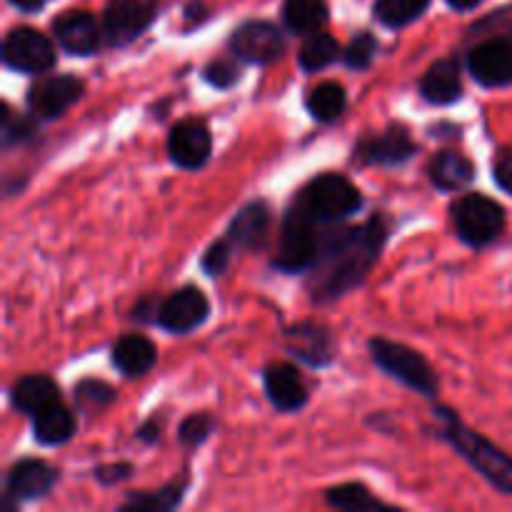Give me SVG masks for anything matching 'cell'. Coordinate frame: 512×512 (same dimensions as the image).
I'll return each mask as SVG.
<instances>
[{
    "instance_id": "3",
    "label": "cell",
    "mask_w": 512,
    "mask_h": 512,
    "mask_svg": "<svg viewBox=\"0 0 512 512\" xmlns=\"http://www.w3.org/2000/svg\"><path fill=\"white\" fill-rule=\"evenodd\" d=\"M318 220L295 200L283 218L278 253L273 258V268L285 275L308 273L320 255L323 235L318 233Z\"/></svg>"
},
{
    "instance_id": "11",
    "label": "cell",
    "mask_w": 512,
    "mask_h": 512,
    "mask_svg": "<svg viewBox=\"0 0 512 512\" xmlns=\"http://www.w3.org/2000/svg\"><path fill=\"white\" fill-rule=\"evenodd\" d=\"M85 93V83L75 75H48L33 83L25 95L30 115L38 120H55L73 108Z\"/></svg>"
},
{
    "instance_id": "19",
    "label": "cell",
    "mask_w": 512,
    "mask_h": 512,
    "mask_svg": "<svg viewBox=\"0 0 512 512\" xmlns=\"http://www.w3.org/2000/svg\"><path fill=\"white\" fill-rule=\"evenodd\" d=\"M270 223H273V215H270L268 203L265 200H250L230 220L225 238L230 240L235 250H258L268 240Z\"/></svg>"
},
{
    "instance_id": "9",
    "label": "cell",
    "mask_w": 512,
    "mask_h": 512,
    "mask_svg": "<svg viewBox=\"0 0 512 512\" xmlns=\"http://www.w3.org/2000/svg\"><path fill=\"white\" fill-rule=\"evenodd\" d=\"M285 40L278 25L268 20H245L230 35V53L250 65H268L283 55Z\"/></svg>"
},
{
    "instance_id": "33",
    "label": "cell",
    "mask_w": 512,
    "mask_h": 512,
    "mask_svg": "<svg viewBox=\"0 0 512 512\" xmlns=\"http://www.w3.org/2000/svg\"><path fill=\"white\" fill-rule=\"evenodd\" d=\"M215 428H218V420L210 413L188 415V418L180 420L178 425V443L183 445L185 450L200 448V445H205L213 438Z\"/></svg>"
},
{
    "instance_id": "35",
    "label": "cell",
    "mask_w": 512,
    "mask_h": 512,
    "mask_svg": "<svg viewBox=\"0 0 512 512\" xmlns=\"http://www.w3.org/2000/svg\"><path fill=\"white\" fill-rule=\"evenodd\" d=\"M240 65H238V58H235L233 53H230V58H215L210 60L208 65L203 68V80L208 85H213V88L218 90H230L235 83L240 80Z\"/></svg>"
},
{
    "instance_id": "13",
    "label": "cell",
    "mask_w": 512,
    "mask_h": 512,
    "mask_svg": "<svg viewBox=\"0 0 512 512\" xmlns=\"http://www.w3.org/2000/svg\"><path fill=\"white\" fill-rule=\"evenodd\" d=\"M418 155V143L410 138L408 128L403 125H390L388 130L370 138L360 140L355 148V160L363 165H385V168H398Z\"/></svg>"
},
{
    "instance_id": "23",
    "label": "cell",
    "mask_w": 512,
    "mask_h": 512,
    "mask_svg": "<svg viewBox=\"0 0 512 512\" xmlns=\"http://www.w3.org/2000/svg\"><path fill=\"white\" fill-rule=\"evenodd\" d=\"M30 420H33L35 443L48 445V448L65 445L68 440H73L75 430H78V420L70 413L68 405H63V400H55V403L45 405Z\"/></svg>"
},
{
    "instance_id": "16",
    "label": "cell",
    "mask_w": 512,
    "mask_h": 512,
    "mask_svg": "<svg viewBox=\"0 0 512 512\" xmlns=\"http://www.w3.org/2000/svg\"><path fill=\"white\" fill-rule=\"evenodd\" d=\"M468 70L485 88H505L512 83V40L505 35L483 40L468 55Z\"/></svg>"
},
{
    "instance_id": "15",
    "label": "cell",
    "mask_w": 512,
    "mask_h": 512,
    "mask_svg": "<svg viewBox=\"0 0 512 512\" xmlns=\"http://www.w3.org/2000/svg\"><path fill=\"white\" fill-rule=\"evenodd\" d=\"M168 155L178 168L200 170L213 155V135L203 120H180L168 135Z\"/></svg>"
},
{
    "instance_id": "22",
    "label": "cell",
    "mask_w": 512,
    "mask_h": 512,
    "mask_svg": "<svg viewBox=\"0 0 512 512\" xmlns=\"http://www.w3.org/2000/svg\"><path fill=\"white\" fill-rule=\"evenodd\" d=\"M10 408L20 415H28L33 418L38 410H43L45 405L60 400V390L55 385L53 378L48 375H23V378L15 380L8 390Z\"/></svg>"
},
{
    "instance_id": "26",
    "label": "cell",
    "mask_w": 512,
    "mask_h": 512,
    "mask_svg": "<svg viewBox=\"0 0 512 512\" xmlns=\"http://www.w3.org/2000/svg\"><path fill=\"white\" fill-rule=\"evenodd\" d=\"M190 478L183 475V478L173 480V483L163 485L160 490H153V493H130L128 498L120 503L118 510L123 512H168L175 510L185 498V490H188Z\"/></svg>"
},
{
    "instance_id": "25",
    "label": "cell",
    "mask_w": 512,
    "mask_h": 512,
    "mask_svg": "<svg viewBox=\"0 0 512 512\" xmlns=\"http://www.w3.org/2000/svg\"><path fill=\"white\" fill-rule=\"evenodd\" d=\"M330 8L325 0H285L283 23L293 35H310L325 28Z\"/></svg>"
},
{
    "instance_id": "6",
    "label": "cell",
    "mask_w": 512,
    "mask_h": 512,
    "mask_svg": "<svg viewBox=\"0 0 512 512\" xmlns=\"http://www.w3.org/2000/svg\"><path fill=\"white\" fill-rule=\"evenodd\" d=\"M453 220L458 238L470 248H483L493 240L500 238L505 228V210L503 205L495 203L493 198L480 193L463 195L453 205Z\"/></svg>"
},
{
    "instance_id": "10",
    "label": "cell",
    "mask_w": 512,
    "mask_h": 512,
    "mask_svg": "<svg viewBox=\"0 0 512 512\" xmlns=\"http://www.w3.org/2000/svg\"><path fill=\"white\" fill-rule=\"evenodd\" d=\"M283 340L285 350L308 368H328L338 358L335 335L318 320H300V323L290 325V328H285Z\"/></svg>"
},
{
    "instance_id": "41",
    "label": "cell",
    "mask_w": 512,
    "mask_h": 512,
    "mask_svg": "<svg viewBox=\"0 0 512 512\" xmlns=\"http://www.w3.org/2000/svg\"><path fill=\"white\" fill-rule=\"evenodd\" d=\"M208 15H210V10L203 0H190L183 10V18H185V25H188V28H195V25L205 23V20H208Z\"/></svg>"
},
{
    "instance_id": "30",
    "label": "cell",
    "mask_w": 512,
    "mask_h": 512,
    "mask_svg": "<svg viewBox=\"0 0 512 512\" xmlns=\"http://www.w3.org/2000/svg\"><path fill=\"white\" fill-rule=\"evenodd\" d=\"M340 53H343V50H340L338 40L330 33H320L318 30V33L305 35L298 63L305 73H318V70H325L328 65H333L335 60L340 58Z\"/></svg>"
},
{
    "instance_id": "39",
    "label": "cell",
    "mask_w": 512,
    "mask_h": 512,
    "mask_svg": "<svg viewBox=\"0 0 512 512\" xmlns=\"http://www.w3.org/2000/svg\"><path fill=\"white\" fill-rule=\"evenodd\" d=\"M493 173H495V183H498L505 193L512 195V150H505V153L498 155Z\"/></svg>"
},
{
    "instance_id": "4",
    "label": "cell",
    "mask_w": 512,
    "mask_h": 512,
    "mask_svg": "<svg viewBox=\"0 0 512 512\" xmlns=\"http://www.w3.org/2000/svg\"><path fill=\"white\" fill-rule=\"evenodd\" d=\"M370 358L373 363L383 370L388 378L398 380L413 393L425 395V398H435L440 390V380L435 370L430 368L428 360L418 353V350L408 348L403 343H395L388 338H373L368 343Z\"/></svg>"
},
{
    "instance_id": "28",
    "label": "cell",
    "mask_w": 512,
    "mask_h": 512,
    "mask_svg": "<svg viewBox=\"0 0 512 512\" xmlns=\"http://www.w3.org/2000/svg\"><path fill=\"white\" fill-rule=\"evenodd\" d=\"M325 503L335 510H350V512H363V510H395L393 505L383 503L370 493L368 485L363 483H343L335 485L325 493Z\"/></svg>"
},
{
    "instance_id": "14",
    "label": "cell",
    "mask_w": 512,
    "mask_h": 512,
    "mask_svg": "<svg viewBox=\"0 0 512 512\" xmlns=\"http://www.w3.org/2000/svg\"><path fill=\"white\" fill-rule=\"evenodd\" d=\"M60 470L40 458L18 460L5 475V500L33 503L45 498L58 485Z\"/></svg>"
},
{
    "instance_id": "32",
    "label": "cell",
    "mask_w": 512,
    "mask_h": 512,
    "mask_svg": "<svg viewBox=\"0 0 512 512\" xmlns=\"http://www.w3.org/2000/svg\"><path fill=\"white\" fill-rule=\"evenodd\" d=\"M0 135H3V148L10 150L15 145H23L35 138L38 125H35V115H15L10 105H3V115H0Z\"/></svg>"
},
{
    "instance_id": "17",
    "label": "cell",
    "mask_w": 512,
    "mask_h": 512,
    "mask_svg": "<svg viewBox=\"0 0 512 512\" xmlns=\"http://www.w3.org/2000/svg\"><path fill=\"white\" fill-rule=\"evenodd\" d=\"M53 35L60 50L75 58H88L100 48L103 30L98 18L88 10H68L53 20Z\"/></svg>"
},
{
    "instance_id": "36",
    "label": "cell",
    "mask_w": 512,
    "mask_h": 512,
    "mask_svg": "<svg viewBox=\"0 0 512 512\" xmlns=\"http://www.w3.org/2000/svg\"><path fill=\"white\" fill-rule=\"evenodd\" d=\"M233 253H235V248L230 245V240L218 238L215 243H210L208 250L203 253L200 268H203V273L208 275V278H218V275H223L225 270H228Z\"/></svg>"
},
{
    "instance_id": "21",
    "label": "cell",
    "mask_w": 512,
    "mask_h": 512,
    "mask_svg": "<svg viewBox=\"0 0 512 512\" xmlns=\"http://www.w3.org/2000/svg\"><path fill=\"white\" fill-rule=\"evenodd\" d=\"M420 95L433 105H453L463 98V78L455 58H440L425 70Z\"/></svg>"
},
{
    "instance_id": "12",
    "label": "cell",
    "mask_w": 512,
    "mask_h": 512,
    "mask_svg": "<svg viewBox=\"0 0 512 512\" xmlns=\"http://www.w3.org/2000/svg\"><path fill=\"white\" fill-rule=\"evenodd\" d=\"M210 300L195 285H183L168 298L160 300L158 323L170 335H188L208 320Z\"/></svg>"
},
{
    "instance_id": "7",
    "label": "cell",
    "mask_w": 512,
    "mask_h": 512,
    "mask_svg": "<svg viewBox=\"0 0 512 512\" xmlns=\"http://www.w3.org/2000/svg\"><path fill=\"white\" fill-rule=\"evenodd\" d=\"M3 63L5 68L23 75L48 73L55 65V45L40 30L30 25H18L10 30L3 40Z\"/></svg>"
},
{
    "instance_id": "31",
    "label": "cell",
    "mask_w": 512,
    "mask_h": 512,
    "mask_svg": "<svg viewBox=\"0 0 512 512\" xmlns=\"http://www.w3.org/2000/svg\"><path fill=\"white\" fill-rule=\"evenodd\" d=\"M430 8V0H375V20L385 28H405L423 18L425 10Z\"/></svg>"
},
{
    "instance_id": "27",
    "label": "cell",
    "mask_w": 512,
    "mask_h": 512,
    "mask_svg": "<svg viewBox=\"0 0 512 512\" xmlns=\"http://www.w3.org/2000/svg\"><path fill=\"white\" fill-rule=\"evenodd\" d=\"M305 108L313 115V120L318 123H333L348 108V93L340 83L335 80H325V83L315 85L313 90L305 98Z\"/></svg>"
},
{
    "instance_id": "34",
    "label": "cell",
    "mask_w": 512,
    "mask_h": 512,
    "mask_svg": "<svg viewBox=\"0 0 512 512\" xmlns=\"http://www.w3.org/2000/svg\"><path fill=\"white\" fill-rule=\"evenodd\" d=\"M378 48V38H375L373 33H368V30H363V33H358L348 45H345L343 63L348 65L350 70H360V73H363V70H368L370 65H373Z\"/></svg>"
},
{
    "instance_id": "37",
    "label": "cell",
    "mask_w": 512,
    "mask_h": 512,
    "mask_svg": "<svg viewBox=\"0 0 512 512\" xmlns=\"http://www.w3.org/2000/svg\"><path fill=\"white\" fill-rule=\"evenodd\" d=\"M133 478V465L125 463V460H118V463H105L95 468V480L105 488H113V485L125 483V480Z\"/></svg>"
},
{
    "instance_id": "2",
    "label": "cell",
    "mask_w": 512,
    "mask_h": 512,
    "mask_svg": "<svg viewBox=\"0 0 512 512\" xmlns=\"http://www.w3.org/2000/svg\"><path fill=\"white\" fill-rule=\"evenodd\" d=\"M435 418H438V435L460 455L465 463L483 475L498 493L512 495V458L498 445L490 443L485 435L475 433L473 428L460 420L448 405H435Z\"/></svg>"
},
{
    "instance_id": "18",
    "label": "cell",
    "mask_w": 512,
    "mask_h": 512,
    "mask_svg": "<svg viewBox=\"0 0 512 512\" xmlns=\"http://www.w3.org/2000/svg\"><path fill=\"white\" fill-rule=\"evenodd\" d=\"M263 388L278 413H300L308 405L310 393L303 375L290 363H270L263 368Z\"/></svg>"
},
{
    "instance_id": "29",
    "label": "cell",
    "mask_w": 512,
    "mask_h": 512,
    "mask_svg": "<svg viewBox=\"0 0 512 512\" xmlns=\"http://www.w3.org/2000/svg\"><path fill=\"white\" fill-rule=\"evenodd\" d=\"M73 400L75 408H78L85 418H95V415L105 413L110 405H115L118 393H115L113 385H108L105 380L83 378L80 383H75Z\"/></svg>"
},
{
    "instance_id": "42",
    "label": "cell",
    "mask_w": 512,
    "mask_h": 512,
    "mask_svg": "<svg viewBox=\"0 0 512 512\" xmlns=\"http://www.w3.org/2000/svg\"><path fill=\"white\" fill-rule=\"evenodd\" d=\"M8 3L13 5L15 10H20V13H38V10L45 8L48 0H8Z\"/></svg>"
},
{
    "instance_id": "8",
    "label": "cell",
    "mask_w": 512,
    "mask_h": 512,
    "mask_svg": "<svg viewBox=\"0 0 512 512\" xmlns=\"http://www.w3.org/2000/svg\"><path fill=\"white\" fill-rule=\"evenodd\" d=\"M158 0H108L103 10V33L110 48H125L153 25Z\"/></svg>"
},
{
    "instance_id": "43",
    "label": "cell",
    "mask_w": 512,
    "mask_h": 512,
    "mask_svg": "<svg viewBox=\"0 0 512 512\" xmlns=\"http://www.w3.org/2000/svg\"><path fill=\"white\" fill-rule=\"evenodd\" d=\"M445 3H448L453 10H458V13H468V10L478 8L483 0H445Z\"/></svg>"
},
{
    "instance_id": "38",
    "label": "cell",
    "mask_w": 512,
    "mask_h": 512,
    "mask_svg": "<svg viewBox=\"0 0 512 512\" xmlns=\"http://www.w3.org/2000/svg\"><path fill=\"white\" fill-rule=\"evenodd\" d=\"M158 310H160V300L155 295H145L135 303L133 313L130 318L138 320V323H158Z\"/></svg>"
},
{
    "instance_id": "5",
    "label": "cell",
    "mask_w": 512,
    "mask_h": 512,
    "mask_svg": "<svg viewBox=\"0 0 512 512\" xmlns=\"http://www.w3.org/2000/svg\"><path fill=\"white\" fill-rule=\"evenodd\" d=\"M300 205L313 215L318 223H340L363 208L365 198L353 180L340 173H325L310 180L298 198Z\"/></svg>"
},
{
    "instance_id": "1",
    "label": "cell",
    "mask_w": 512,
    "mask_h": 512,
    "mask_svg": "<svg viewBox=\"0 0 512 512\" xmlns=\"http://www.w3.org/2000/svg\"><path fill=\"white\" fill-rule=\"evenodd\" d=\"M388 238L390 228L383 215L323 235L318 260L308 270V293L313 303H335L360 288L383 255Z\"/></svg>"
},
{
    "instance_id": "20",
    "label": "cell",
    "mask_w": 512,
    "mask_h": 512,
    "mask_svg": "<svg viewBox=\"0 0 512 512\" xmlns=\"http://www.w3.org/2000/svg\"><path fill=\"white\" fill-rule=\"evenodd\" d=\"M110 360H113L118 373L135 380L143 378V375H148L155 368V363H158V350H155L153 340L145 338V335L128 333L115 340L113 350H110Z\"/></svg>"
},
{
    "instance_id": "24",
    "label": "cell",
    "mask_w": 512,
    "mask_h": 512,
    "mask_svg": "<svg viewBox=\"0 0 512 512\" xmlns=\"http://www.w3.org/2000/svg\"><path fill=\"white\" fill-rule=\"evenodd\" d=\"M428 175L435 188L443 190V193H453V190H460L473 183L475 165L473 160L465 158L458 150H440L430 160Z\"/></svg>"
},
{
    "instance_id": "40",
    "label": "cell",
    "mask_w": 512,
    "mask_h": 512,
    "mask_svg": "<svg viewBox=\"0 0 512 512\" xmlns=\"http://www.w3.org/2000/svg\"><path fill=\"white\" fill-rule=\"evenodd\" d=\"M160 435H163V420H160V415H150L135 430V438L145 445H155L160 440Z\"/></svg>"
}]
</instances>
